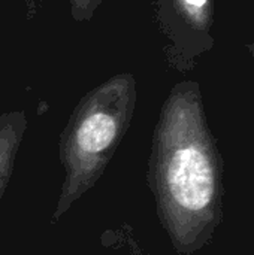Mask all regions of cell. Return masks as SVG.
<instances>
[{
	"instance_id": "1",
	"label": "cell",
	"mask_w": 254,
	"mask_h": 255,
	"mask_svg": "<svg viewBox=\"0 0 254 255\" xmlns=\"http://www.w3.org/2000/svg\"><path fill=\"white\" fill-rule=\"evenodd\" d=\"M145 179L177 254L195 255L213 244L225 217V160L196 87H177L165 102Z\"/></svg>"
},
{
	"instance_id": "2",
	"label": "cell",
	"mask_w": 254,
	"mask_h": 255,
	"mask_svg": "<svg viewBox=\"0 0 254 255\" xmlns=\"http://www.w3.org/2000/svg\"><path fill=\"white\" fill-rule=\"evenodd\" d=\"M135 106L136 81L130 73L112 76L79 100L60 134L64 176L51 224L99 182L132 124Z\"/></svg>"
},
{
	"instance_id": "3",
	"label": "cell",
	"mask_w": 254,
	"mask_h": 255,
	"mask_svg": "<svg viewBox=\"0 0 254 255\" xmlns=\"http://www.w3.org/2000/svg\"><path fill=\"white\" fill-rule=\"evenodd\" d=\"M27 130V117L22 111L0 115V202L13 175L16 155Z\"/></svg>"
},
{
	"instance_id": "4",
	"label": "cell",
	"mask_w": 254,
	"mask_h": 255,
	"mask_svg": "<svg viewBox=\"0 0 254 255\" xmlns=\"http://www.w3.org/2000/svg\"><path fill=\"white\" fill-rule=\"evenodd\" d=\"M100 3L102 0H70V10L76 21H87Z\"/></svg>"
},
{
	"instance_id": "5",
	"label": "cell",
	"mask_w": 254,
	"mask_h": 255,
	"mask_svg": "<svg viewBox=\"0 0 254 255\" xmlns=\"http://www.w3.org/2000/svg\"><path fill=\"white\" fill-rule=\"evenodd\" d=\"M181 1H183V4H184L187 9H190V12L193 13V12L202 9V7L207 4L208 0H181Z\"/></svg>"
},
{
	"instance_id": "6",
	"label": "cell",
	"mask_w": 254,
	"mask_h": 255,
	"mask_svg": "<svg viewBox=\"0 0 254 255\" xmlns=\"http://www.w3.org/2000/svg\"><path fill=\"white\" fill-rule=\"evenodd\" d=\"M127 255H142L141 253H138V251H133V253H129Z\"/></svg>"
},
{
	"instance_id": "7",
	"label": "cell",
	"mask_w": 254,
	"mask_h": 255,
	"mask_svg": "<svg viewBox=\"0 0 254 255\" xmlns=\"http://www.w3.org/2000/svg\"><path fill=\"white\" fill-rule=\"evenodd\" d=\"M28 1V6H30V9H33V0H27Z\"/></svg>"
}]
</instances>
